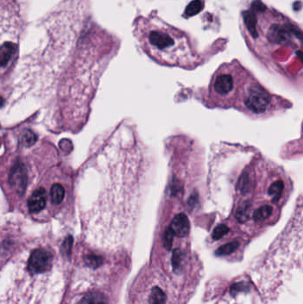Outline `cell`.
<instances>
[{"label":"cell","mask_w":303,"mask_h":304,"mask_svg":"<svg viewBox=\"0 0 303 304\" xmlns=\"http://www.w3.org/2000/svg\"><path fill=\"white\" fill-rule=\"evenodd\" d=\"M134 35L142 50L159 64L190 69L199 62L190 37L156 14L138 16Z\"/></svg>","instance_id":"cell-1"},{"label":"cell","mask_w":303,"mask_h":304,"mask_svg":"<svg viewBox=\"0 0 303 304\" xmlns=\"http://www.w3.org/2000/svg\"><path fill=\"white\" fill-rule=\"evenodd\" d=\"M238 62L224 63L215 71L209 86V95L217 105L229 106L235 104L238 91L247 74Z\"/></svg>","instance_id":"cell-2"},{"label":"cell","mask_w":303,"mask_h":304,"mask_svg":"<svg viewBox=\"0 0 303 304\" xmlns=\"http://www.w3.org/2000/svg\"><path fill=\"white\" fill-rule=\"evenodd\" d=\"M273 104L270 94L254 77L247 86L246 93L240 104V108L245 109L253 114L261 115L268 112Z\"/></svg>","instance_id":"cell-3"},{"label":"cell","mask_w":303,"mask_h":304,"mask_svg":"<svg viewBox=\"0 0 303 304\" xmlns=\"http://www.w3.org/2000/svg\"><path fill=\"white\" fill-rule=\"evenodd\" d=\"M53 254L45 249H36L28 260V271L33 274H44L52 270Z\"/></svg>","instance_id":"cell-4"},{"label":"cell","mask_w":303,"mask_h":304,"mask_svg":"<svg viewBox=\"0 0 303 304\" xmlns=\"http://www.w3.org/2000/svg\"><path fill=\"white\" fill-rule=\"evenodd\" d=\"M8 181L16 194L19 196L24 195L27 189L28 172L26 166L22 162H16L10 170Z\"/></svg>","instance_id":"cell-5"},{"label":"cell","mask_w":303,"mask_h":304,"mask_svg":"<svg viewBox=\"0 0 303 304\" xmlns=\"http://www.w3.org/2000/svg\"><path fill=\"white\" fill-rule=\"evenodd\" d=\"M169 229L173 231L174 236L179 238L187 237L189 233V221L188 216L180 213L173 217Z\"/></svg>","instance_id":"cell-6"},{"label":"cell","mask_w":303,"mask_h":304,"mask_svg":"<svg viewBox=\"0 0 303 304\" xmlns=\"http://www.w3.org/2000/svg\"><path fill=\"white\" fill-rule=\"evenodd\" d=\"M18 42H8L0 46V69H6L16 57Z\"/></svg>","instance_id":"cell-7"},{"label":"cell","mask_w":303,"mask_h":304,"mask_svg":"<svg viewBox=\"0 0 303 304\" xmlns=\"http://www.w3.org/2000/svg\"><path fill=\"white\" fill-rule=\"evenodd\" d=\"M46 205V191L43 188L36 189L28 200L29 211L34 214L43 210Z\"/></svg>","instance_id":"cell-8"},{"label":"cell","mask_w":303,"mask_h":304,"mask_svg":"<svg viewBox=\"0 0 303 304\" xmlns=\"http://www.w3.org/2000/svg\"><path fill=\"white\" fill-rule=\"evenodd\" d=\"M78 304H108V301L104 294L98 292H92L86 293L84 298L79 300Z\"/></svg>","instance_id":"cell-9"},{"label":"cell","mask_w":303,"mask_h":304,"mask_svg":"<svg viewBox=\"0 0 303 304\" xmlns=\"http://www.w3.org/2000/svg\"><path fill=\"white\" fill-rule=\"evenodd\" d=\"M167 297L165 292L159 287H154L150 292L149 304H166Z\"/></svg>","instance_id":"cell-10"},{"label":"cell","mask_w":303,"mask_h":304,"mask_svg":"<svg viewBox=\"0 0 303 304\" xmlns=\"http://www.w3.org/2000/svg\"><path fill=\"white\" fill-rule=\"evenodd\" d=\"M64 196H65V190H64V188L62 187V185L55 183V184L52 186L50 196L51 200L54 204L62 203L63 198H64Z\"/></svg>","instance_id":"cell-11"},{"label":"cell","mask_w":303,"mask_h":304,"mask_svg":"<svg viewBox=\"0 0 303 304\" xmlns=\"http://www.w3.org/2000/svg\"><path fill=\"white\" fill-rule=\"evenodd\" d=\"M38 140L37 135H35L33 132L31 130H25L23 132L22 138H21V143L24 147H31L34 145Z\"/></svg>","instance_id":"cell-12"},{"label":"cell","mask_w":303,"mask_h":304,"mask_svg":"<svg viewBox=\"0 0 303 304\" xmlns=\"http://www.w3.org/2000/svg\"><path fill=\"white\" fill-rule=\"evenodd\" d=\"M239 243L238 241L234 242L228 243L226 245H224L223 247L218 248V250L216 251V254L218 255H227V254H231L235 251L238 249Z\"/></svg>","instance_id":"cell-13"},{"label":"cell","mask_w":303,"mask_h":304,"mask_svg":"<svg viewBox=\"0 0 303 304\" xmlns=\"http://www.w3.org/2000/svg\"><path fill=\"white\" fill-rule=\"evenodd\" d=\"M229 231H230V229L227 227L225 224H220L217 227L215 228V231L213 232V238H214V239H216V240L222 239L223 237L226 235Z\"/></svg>","instance_id":"cell-14"},{"label":"cell","mask_w":303,"mask_h":304,"mask_svg":"<svg viewBox=\"0 0 303 304\" xmlns=\"http://www.w3.org/2000/svg\"><path fill=\"white\" fill-rule=\"evenodd\" d=\"M85 262L91 267L96 268L98 266L102 264L103 259L100 258V256H97L95 254H90L85 257Z\"/></svg>","instance_id":"cell-15"},{"label":"cell","mask_w":303,"mask_h":304,"mask_svg":"<svg viewBox=\"0 0 303 304\" xmlns=\"http://www.w3.org/2000/svg\"><path fill=\"white\" fill-rule=\"evenodd\" d=\"M73 245V238L71 236H69L67 239L62 243V253L67 255H69L71 253V248Z\"/></svg>","instance_id":"cell-16"},{"label":"cell","mask_w":303,"mask_h":304,"mask_svg":"<svg viewBox=\"0 0 303 304\" xmlns=\"http://www.w3.org/2000/svg\"><path fill=\"white\" fill-rule=\"evenodd\" d=\"M3 105H4V99L0 96V108H1Z\"/></svg>","instance_id":"cell-17"}]
</instances>
